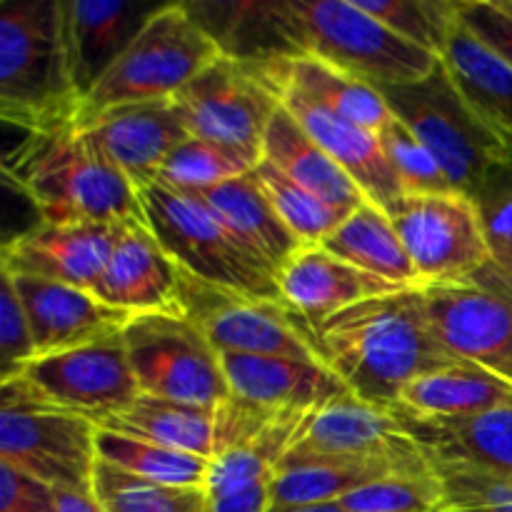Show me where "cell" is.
Masks as SVG:
<instances>
[{
    "mask_svg": "<svg viewBox=\"0 0 512 512\" xmlns=\"http://www.w3.org/2000/svg\"><path fill=\"white\" fill-rule=\"evenodd\" d=\"M280 105L300 123V128L353 178L365 198L388 213L405 195L403 183L388 163L378 135L340 118L323 105L310 103L293 90H280Z\"/></svg>",
    "mask_w": 512,
    "mask_h": 512,
    "instance_id": "obj_22",
    "label": "cell"
},
{
    "mask_svg": "<svg viewBox=\"0 0 512 512\" xmlns=\"http://www.w3.org/2000/svg\"><path fill=\"white\" fill-rule=\"evenodd\" d=\"M298 458L383 460L408 470L430 468V460L398 413L363 403L355 395H345L305 420L285 455V460Z\"/></svg>",
    "mask_w": 512,
    "mask_h": 512,
    "instance_id": "obj_15",
    "label": "cell"
},
{
    "mask_svg": "<svg viewBox=\"0 0 512 512\" xmlns=\"http://www.w3.org/2000/svg\"><path fill=\"white\" fill-rule=\"evenodd\" d=\"M388 163L393 165L395 175L403 183V190L410 195L423 193H450L448 175L443 173L435 155L423 145V140L393 115L388 125L378 133ZM458 193V190H455Z\"/></svg>",
    "mask_w": 512,
    "mask_h": 512,
    "instance_id": "obj_42",
    "label": "cell"
},
{
    "mask_svg": "<svg viewBox=\"0 0 512 512\" xmlns=\"http://www.w3.org/2000/svg\"><path fill=\"white\" fill-rule=\"evenodd\" d=\"M440 63L475 115L512 143V68L455 18Z\"/></svg>",
    "mask_w": 512,
    "mask_h": 512,
    "instance_id": "obj_26",
    "label": "cell"
},
{
    "mask_svg": "<svg viewBox=\"0 0 512 512\" xmlns=\"http://www.w3.org/2000/svg\"><path fill=\"white\" fill-rule=\"evenodd\" d=\"M275 280L283 303L313 325L363 300L408 290L345 263L323 245H303L295 250L275 273Z\"/></svg>",
    "mask_w": 512,
    "mask_h": 512,
    "instance_id": "obj_23",
    "label": "cell"
},
{
    "mask_svg": "<svg viewBox=\"0 0 512 512\" xmlns=\"http://www.w3.org/2000/svg\"><path fill=\"white\" fill-rule=\"evenodd\" d=\"M183 303L220 355H270L323 363L315 325L290 305L220 293L188 275H183Z\"/></svg>",
    "mask_w": 512,
    "mask_h": 512,
    "instance_id": "obj_13",
    "label": "cell"
},
{
    "mask_svg": "<svg viewBox=\"0 0 512 512\" xmlns=\"http://www.w3.org/2000/svg\"><path fill=\"white\" fill-rule=\"evenodd\" d=\"M208 512H270V480L210 498Z\"/></svg>",
    "mask_w": 512,
    "mask_h": 512,
    "instance_id": "obj_47",
    "label": "cell"
},
{
    "mask_svg": "<svg viewBox=\"0 0 512 512\" xmlns=\"http://www.w3.org/2000/svg\"><path fill=\"white\" fill-rule=\"evenodd\" d=\"M263 160L298 183L315 198L353 213L365 203V195L348 173L300 128L298 120L280 105L265 133Z\"/></svg>",
    "mask_w": 512,
    "mask_h": 512,
    "instance_id": "obj_28",
    "label": "cell"
},
{
    "mask_svg": "<svg viewBox=\"0 0 512 512\" xmlns=\"http://www.w3.org/2000/svg\"><path fill=\"white\" fill-rule=\"evenodd\" d=\"M200 195L205 203L210 205L215 215L268 265L273 273H278L290 255L300 250L303 245L298 243L293 233L285 228L280 220L278 210L268 200L265 190L260 188L258 178L253 173L243 175V178L228 180L215 188L205 190Z\"/></svg>",
    "mask_w": 512,
    "mask_h": 512,
    "instance_id": "obj_30",
    "label": "cell"
},
{
    "mask_svg": "<svg viewBox=\"0 0 512 512\" xmlns=\"http://www.w3.org/2000/svg\"><path fill=\"white\" fill-rule=\"evenodd\" d=\"M200 28L230 58L295 53L283 28V3H185Z\"/></svg>",
    "mask_w": 512,
    "mask_h": 512,
    "instance_id": "obj_33",
    "label": "cell"
},
{
    "mask_svg": "<svg viewBox=\"0 0 512 512\" xmlns=\"http://www.w3.org/2000/svg\"><path fill=\"white\" fill-rule=\"evenodd\" d=\"M123 343L143 395L213 410L230 400L220 353L190 315H140Z\"/></svg>",
    "mask_w": 512,
    "mask_h": 512,
    "instance_id": "obj_10",
    "label": "cell"
},
{
    "mask_svg": "<svg viewBox=\"0 0 512 512\" xmlns=\"http://www.w3.org/2000/svg\"><path fill=\"white\" fill-rule=\"evenodd\" d=\"M10 278L33 330L35 358L115 338L135 320L123 310L110 308L88 290L23 275Z\"/></svg>",
    "mask_w": 512,
    "mask_h": 512,
    "instance_id": "obj_20",
    "label": "cell"
},
{
    "mask_svg": "<svg viewBox=\"0 0 512 512\" xmlns=\"http://www.w3.org/2000/svg\"><path fill=\"white\" fill-rule=\"evenodd\" d=\"M3 175L40 215V223L125 225L143 220L138 188L95 148L80 123L25 133Z\"/></svg>",
    "mask_w": 512,
    "mask_h": 512,
    "instance_id": "obj_2",
    "label": "cell"
},
{
    "mask_svg": "<svg viewBox=\"0 0 512 512\" xmlns=\"http://www.w3.org/2000/svg\"><path fill=\"white\" fill-rule=\"evenodd\" d=\"M458 18L512 68V18L495 0H455Z\"/></svg>",
    "mask_w": 512,
    "mask_h": 512,
    "instance_id": "obj_45",
    "label": "cell"
},
{
    "mask_svg": "<svg viewBox=\"0 0 512 512\" xmlns=\"http://www.w3.org/2000/svg\"><path fill=\"white\" fill-rule=\"evenodd\" d=\"M283 28L295 53L323 60L375 88L418 83L440 63L438 55L345 0H283Z\"/></svg>",
    "mask_w": 512,
    "mask_h": 512,
    "instance_id": "obj_5",
    "label": "cell"
},
{
    "mask_svg": "<svg viewBox=\"0 0 512 512\" xmlns=\"http://www.w3.org/2000/svg\"><path fill=\"white\" fill-rule=\"evenodd\" d=\"M378 90L390 113L435 155L458 193L470 195L493 170L512 165V143L470 110L443 63L418 83Z\"/></svg>",
    "mask_w": 512,
    "mask_h": 512,
    "instance_id": "obj_7",
    "label": "cell"
},
{
    "mask_svg": "<svg viewBox=\"0 0 512 512\" xmlns=\"http://www.w3.org/2000/svg\"><path fill=\"white\" fill-rule=\"evenodd\" d=\"M35 360L33 330L18 298L13 278L0 270V380H13Z\"/></svg>",
    "mask_w": 512,
    "mask_h": 512,
    "instance_id": "obj_44",
    "label": "cell"
},
{
    "mask_svg": "<svg viewBox=\"0 0 512 512\" xmlns=\"http://www.w3.org/2000/svg\"><path fill=\"white\" fill-rule=\"evenodd\" d=\"M495 5H498V8L503 10V13H508L510 18H512V0H495Z\"/></svg>",
    "mask_w": 512,
    "mask_h": 512,
    "instance_id": "obj_50",
    "label": "cell"
},
{
    "mask_svg": "<svg viewBox=\"0 0 512 512\" xmlns=\"http://www.w3.org/2000/svg\"><path fill=\"white\" fill-rule=\"evenodd\" d=\"M512 403V383L473 363L420 375L400 395L395 413L415 420H465Z\"/></svg>",
    "mask_w": 512,
    "mask_h": 512,
    "instance_id": "obj_27",
    "label": "cell"
},
{
    "mask_svg": "<svg viewBox=\"0 0 512 512\" xmlns=\"http://www.w3.org/2000/svg\"><path fill=\"white\" fill-rule=\"evenodd\" d=\"M260 163L263 160L250 158L248 153L190 135L168 155L160 168L158 183L183 193H205L215 185L253 173Z\"/></svg>",
    "mask_w": 512,
    "mask_h": 512,
    "instance_id": "obj_37",
    "label": "cell"
},
{
    "mask_svg": "<svg viewBox=\"0 0 512 512\" xmlns=\"http://www.w3.org/2000/svg\"><path fill=\"white\" fill-rule=\"evenodd\" d=\"M323 248L375 278L400 288H420L418 273L393 220L370 200L355 208L343 225L323 240Z\"/></svg>",
    "mask_w": 512,
    "mask_h": 512,
    "instance_id": "obj_31",
    "label": "cell"
},
{
    "mask_svg": "<svg viewBox=\"0 0 512 512\" xmlns=\"http://www.w3.org/2000/svg\"><path fill=\"white\" fill-rule=\"evenodd\" d=\"M43 398L95 425L115 418L140 395L123 333L65 353L43 355L20 373Z\"/></svg>",
    "mask_w": 512,
    "mask_h": 512,
    "instance_id": "obj_14",
    "label": "cell"
},
{
    "mask_svg": "<svg viewBox=\"0 0 512 512\" xmlns=\"http://www.w3.org/2000/svg\"><path fill=\"white\" fill-rule=\"evenodd\" d=\"M278 512H348L340 503H323V505H305V508H288Z\"/></svg>",
    "mask_w": 512,
    "mask_h": 512,
    "instance_id": "obj_49",
    "label": "cell"
},
{
    "mask_svg": "<svg viewBox=\"0 0 512 512\" xmlns=\"http://www.w3.org/2000/svg\"><path fill=\"white\" fill-rule=\"evenodd\" d=\"M93 295L133 318L188 315L183 303V273L150 233L145 220L120 225L113 253Z\"/></svg>",
    "mask_w": 512,
    "mask_h": 512,
    "instance_id": "obj_18",
    "label": "cell"
},
{
    "mask_svg": "<svg viewBox=\"0 0 512 512\" xmlns=\"http://www.w3.org/2000/svg\"><path fill=\"white\" fill-rule=\"evenodd\" d=\"M80 98L65 70L58 0L0 5V115L25 133L80 120Z\"/></svg>",
    "mask_w": 512,
    "mask_h": 512,
    "instance_id": "obj_3",
    "label": "cell"
},
{
    "mask_svg": "<svg viewBox=\"0 0 512 512\" xmlns=\"http://www.w3.org/2000/svg\"><path fill=\"white\" fill-rule=\"evenodd\" d=\"M143 220L180 273L220 293L283 303L275 273L200 195L150 183L138 190Z\"/></svg>",
    "mask_w": 512,
    "mask_h": 512,
    "instance_id": "obj_4",
    "label": "cell"
},
{
    "mask_svg": "<svg viewBox=\"0 0 512 512\" xmlns=\"http://www.w3.org/2000/svg\"><path fill=\"white\" fill-rule=\"evenodd\" d=\"M100 430L128 435L145 443L163 445L180 453L215 455V410L200 405L175 403V400L143 395L133 400L128 410L98 425Z\"/></svg>",
    "mask_w": 512,
    "mask_h": 512,
    "instance_id": "obj_32",
    "label": "cell"
},
{
    "mask_svg": "<svg viewBox=\"0 0 512 512\" xmlns=\"http://www.w3.org/2000/svg\"><path fill=\"white\" fill-rule=\"evenodd\" d=\"M173 100L193 138L263 160L265 133L280 110V90L268 60L220 55Z\"/></svg>",
    "mask_w": 512,
    "mask_h": 512,
    "instance_id": "obj_9",
    "label": "cell"
},
{
    "mask_svg": "<svg viewBox=\"0 0 512 512\" xmlns=\"http://www.w3.org/2000/svg\"><path fill=\"white\" fill-rule=\"evenodd\" d=\"M98 460L125 470L150 483L178 485V488H205L210 475V458L180 453L163 445L145 443L128 435L98 428Z\"/></svg>",
    "mask_w": 512,
    "mask_h": 512,
    "instance_id": "obj_35",
    "label": "cell"
},
{
    "mask_svg": "<svg viewBox=\"0 0 512 512\" xmlns=\"http://www.w3.org/2000/svg\"><path fill=\"white\" fill-rule=\"evenodd\" d=\"M358 8L388 25L393 33L433 55L443 53L450 28L458 18L455 0H353Z\"/></svg>",
    "mask_w": 512,
    "mask_h": 512,
    "instance_id": "obj_39",
    "label": "cell"
},
{
    "mask_svg": "<svg viewBox=\"0 0 512 512\" xmlns=\"http://www.w3.org/2000/svg\"><path fill=\"white\" fill-rule=\"evenodd\" d=\"M425 315L438 343L463 363L512 383V278L490 260L473 278L423 285Z\"/></svg>",
    "mask_w": 512,
    "mask_h": 512,
    "instance_id": "obj_11",
    "label": "cell"
},
{
    "mask_svg": "<svg viewBox=\"0 0 512 512\" xmlns=\"http://www.w3.org/2000/svg\"><path fill=\"white\" fill-rule=\"evenodd\" d=\"M268 70L278 90H293L310 103L333 110L340 118L378 135L393 120L383 93L365 80L303 53L268 55Z\"/></svg>",
    "mask_w": 512,
    "mask_h": 512,
    "instance_id": "obj_25",
    "label": "cell"
},
{
    "mask_svg": "<svg viewBox=\"0 0 512 512\" xmlns=\"http://www.w3.org/2000/svg\"><path fill=\"white\" fill-rule=\"evenodd\" d=\"M433 468V465H430ZM428 468V470H430ZM393 473H420L383 460L298 458L283 460L270 480V512L340 503L345 495Z\"/></svg>",
    "mask_w": 512,
    "mask_h": 512,
    "instance_id": "obj_29",
    "label": "cell"
},
{
    "mask_svg": "<svg viewBox=\"0 0 512 512\" xmlns=\"http://www.w3.org/2000/svg\"><path fill=\"white\" fill-rule=\"evenodd\" d=\"M470 198L478 208L490 260L508 270L512 265V165L493 170Z\"/></svg>",
    "mask_w": 512,
    "mask_h": 512,
    "instance_id": "obj_43",
    "label": "cell"
},
{
    "mask_svg": "<svg viewBox=\"0 0 512 512\" xmlns=\"http://www.w3.org/2000/svg\"><path fill=\"white\" fill-rule=\"evenodd\" d=\"M255 178H258L260 188L265 190L273 208L278 210L285 228L298 238L300 245H323V240L333 235L350 215L335 205L325 203V200L315 198L313 193L285 178L268 160H263L255 168Z\"/></svg>",
    "mask_w": 512,
    "mask_h": 512,
    "instance_id": "obj_38",
    "label": "cell"
},
{
    "mask_svg": "<svg viewBox=\"0 0 512 512\" xmlns=\"http://www.w3.org/2000/svg\"><path fill=\"white\" fill-rule=\"evenodd\" d=\"M0 463L50 488L93 490L98 425L58 408L28 380H5L0 393Z\"/></svg>",
    "mask_w": 512,
    "mask_h": 512,
    "instance_id": "obj_8",
    "label": "cell"
},
{
    "mask_svg": "<svg viewBox=\"0 0 512 512\" xmlns=\"http://www.w3.org/2000/svg\"><path fill=\"white\" fill-rule=\"evenodd\" d=\"M158 8L123 0H58L65 70L80 103L88 100Z\"/></svg>",
    "mask_w": 512,
    "mask_h": 512,
    "instance_id": "obj_17",
    "label": "cell"
},
{
    "mask_svg": "<svg viewBox=\"0 0 512 512\" xmlns=\"http://www.w3.org/2000/svg\"><path fill=\"white\" fill-rule=\"evenodd\" d=\"M0 512H58V505L50 485L0 463Z\"/></svg>",
    "mask_w": 512,
    "mask_h": 512,
    "instance_id": "obj_46",
    "label": "cell"
},
{
    "mask_svg": "<svg viewBox=\"0 0 512 512\" xmlns=\"http://www.w3.org/2000/svg\"><path fill=\"white\" fill-rule=\"evenodd\" d=\"M423 285L473 278L490 263L483 225L465 193H405L388 210Z\"/></svg>",
    "mask_w": 512,
    "mask_h": 512,
    "instance_id": "obj_12",
    "label": "cell"
},
{
    "mask_svg": "<svg viewBox=\"0 0 512 512\" xmlns=\"http://www.w3.org/2000/svg\"><path fill=\"white\" fill-rule=\"evenodd\" d=\"M313 413H283L265 425L258 435L248 438L235 448L223 450L210 460L208 495H228L235 490H245L250 485L273 480L275 470L290 453L298 440L305 420Z\"/></svg>",
    "mask_w": 512,
    "mask_h": 512,
    "instance_id": "obj_34",
    "label": "cell"
},
{
    "mask_svg": "<svg viewBox=\"0 0 512 512\" xmlns=\"http://www.w3.org/2000/svg\"><path fill=\"white\" fill-rule=\"evenodd\" d=\"M118 228L103 223H35L3 245L0 270L93 293L113 253Z\"/></svg>",
    "mask_w": 512,
    "mask_h": 512,
    "instance_id": "obj_16",
    "label": "cell"
},
{
    "mask_svg": "<svg viewBox=\"0 0 512 512\" xmlns=\"http://www.w3.org/2000/svg\"><path fill=\"white\" fill-rule=\"evenodd\" d=\"M220 360L230 395L265 413H315L353 395L323 363L238 353H223Z\"/></svg>",
    "mask_w": 512,
    "mask_h": 512,
    "instance_id": "obj_21",
    "label": "cell"
},
{
    "mask_svg": "<svg viewBox=\"0 0 512 512\" xmlns=\"http://www.w3.org/2000/svg\"><path fill=\"white\" fill-rule=\"evenodd\" d=\"M315 335L323 363L345 388L363 403L393 413L413 380L463 363L430 330L420 288L350 305L315 325Z\"/></svg>",
    "mask_w": 512,
    "mask_h": 512,
    "instance_id": "obj_1",
    "label": "cell"
},
{
    "mask_svg": "<svg viewBox=\"0 0 512 512\" xmlns=\"http://www.w3.org/2000/svg\"><path fill=\"white\" fill-rule=\"evenodd\" d=\"M223 55L185 3L160 5L80 108V120L125 103L175 98Z\"/></svg>",
    "mask_w": 512,
    "mask_h": 512,
    "instance_id": "obj_6",
    "label": "cell"
},
{
    "mask_svg": "<svg viewBox=\"0 0 512 512\" xmlns=\"http://www.w3.org/2000/svg\"><path fill=\"white\" fill-rule=\"evenodd\" d=\"M53 498L58 512H105L93 490L53 488Z\"/></svg>",
    "mask_w": 512,
    "mask_h": 512,
    "instance_id": "obj_48",
    "label": "cell"
},
{
    "mask_svg": "<svg viewBox=\"0 0 512 512\" xmlns=\"http://www.w3.org/2000/svg\"><path fill=\"white\" fill-rule=\"evenodd\" d=\"M443 485L435 470L393 473L340 500L348 512H438Z\"/></svg>",
    "mask_w": 512,
    "mask_h": 512,
    "instance_id": "obj_40",
    "label": "cell"
},
{
    "mask_svg": "<svg viewBox=\"0 0 512 512\" xmlns=\"http://www.w3.org/2000/svg\"><path fill=\"white\" fill-rule=\"evenodd\" d=\"M93 493L105 512H208V488L150 483L98 460Z\"/></svg>",
    "mask_w": 512,
    "mask_h": 512,
    "instance_id": "obj_36",
    "label": "cell"
},
{
    "mask_svg": "<svg viewBox=\"0 0 512 512\" xmlns=\"http://www.w3.org/2000/svg\"><path fill=\"white\" fill-rule=\"evenodd\" d=\"M400 420L428 460L512 478V403L465 420Z\"/></svg>",
    "mask_w": 512,
    "mask_h": 512,
    "instance_id": "obj_24",
    "label": "cell"
},
{
    "mask_svg": "<svg viewBox=\"0 0 512 512\" xmlns=\"http://www.w3.org/2000/svg\"><path fill=\"white\" fill-rule=\"evenodd\" d=\"M443 485L438 512H512V478L460 463H435Z\"/></svg>",
    "mask_w": 512,
    "mask_h": 512,
    "instance_id": "obj_41",
    "label": "cell"
},
{
    "mask_svg": "<svg viewBox=\"0 0 512 512\" xmlns=\"http://www.w3.org/2000/svg\"><path fill=\"white\" fill-rule=\"evenodd\" d=\"M80 125L138 190L155 183L168 155L190 138L173 98L115 105Z\"/></svg>",
    "mask_w": 512,
    "mask_h": 512,
    "instance_id": "obj_19",
    "label": "cell"
}]
</instances>
